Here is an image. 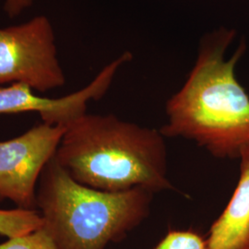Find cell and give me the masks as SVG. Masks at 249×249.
I'll return each mask as SVG.
<instances>
[{
    "label": "cell",
    "instance_id": "cell-1",
    "mask_svg": "<svg viewBox=\"0 0 249 249\" xmlns=\"http://www.w3.org/2000/svg\"><path fill=\"white\" fill-rule=\"evenodd\" d=\"M233 38L225 28L205 37L187 81L167 102L168 123L160 131L194 141L218 158L240 157L249 142V96L234 74L246 44L225 58Z\"/></svg>",
    "mask_w": 249,
    "mask_h": 249
},
{
    "label": "cell",
    "instance_id": "cell-2",
    "mask_svg": "<svg viewBox=\"0 0 249 249\" xmlns=\"http://www.w3.org/2000/svg\"><path fill=\"white\" fill-rule=\"evenodd\" d=\"M78 183L108 192L172 188L163 135L113 115H83L67 125L54 154Z\"/></svg>",
    "mask_w": 249,
    "mask_h": 249
},
{
    "label": "cell",
    "instance_id": "cell-3",
    "mask_svg": "<svg viewBox=\"0 0 249 249\" xmlns=\"http://www.w3.org/2000/svg\"><path fill=\"white\" fill-rule=\"evenodd\" d=\"M152 195L140 187L108 192L84 186L53 156L40 177L36 206L60 249H105L149 215Z\"/></svg>",
    "mask_w": 249,
    "mask_h": 249
},
{
    "label": "cell",
    "instance_id": "cell-4",
    "mask_svg": "<svg viewBox=\"0 0 249 249\" xmlns=\"http://www.w3.org/2000/svg\"><path fill=\"white\" fill-rule=\"evenodd\" d=\"M65 82L47 17L39 15L18 25L0 28V84L23 83L45 92Z\"/></svg>",
    "mask_w": 249,
    "mask_h": 249
},
{
    "label": "cell",
    "instance_id": "cell-5",
    "mask_svg": "<svg viewBox=\"0 0 249 249\" xmlns=\"http://www.w3.org/2000/svg\"><path fill=\"white\" fill-rule=\"evenodd\" d=\"M67 125L37 124L19 137L0 142V198L18 209L35 210L36 182L54 156Z\"/></svg>",
    "mask_w": 249,
    "mask_h": 249
},
{
    "label": "cell",
    "instance_id": "cell-6",
    "mask_svg": "<svg viewBox=\"0 0 249 249\" xmlns=\"http://www.w3.org/2000/svg\"><path fill=\"white\" fill-rule=\"evenodd\" d=\"M132 55L124 52L107 65L85 88L61 98H45L36 95L33 89L23 83H12L0 88V115L37 112L44 123L68 125L86 114L90 100H99L107 92L119 68L131 60Z\"/></svg>",
    "mask_w": 249,
    "mask_h": 249
},
{
    "label": "cell",
    "instance_id": "cell-7",
    "mask_svg": "<svg viewBox=\"0 0 249 249\" xmlns=\"http://www.w3.org/2000/svg\"><path fill=\"white\" fill-rule=\"evenodd\" d=\"M239 158L238 184L211 228L207 249H249V142L242 149Z\"/></svg>",
    "mask_w": 249,
    "mask_h": 249
},
{
    "label": "cell",
    "instance_id": "cell-8",
    "mask_svg": "<svg viewBox=\"0 0 249 249\" xmlns=\"http://www.w3.org/2000/svg\"><path fill=\"white\" fill-rule=\"evenodd\" d=\"M44 224L36 210H0V235L8 239L36 231Z\"/></svg>",
    "mask_w": 249,
    "mask_h": 249
},
{
    "label": "cell",
    "instance_id": "cell-9",
    "mask_svg": "<svg viewBox=\"0 0 249 249\" xmlns=\"http://www.w3.org/2000/svg\"><path fill=\"white\" fill-rule=\"evenodd\" d=\"M0 249H60L49 232L42 226L36 231L0 244Z\"/></svg>",
    "mask_w": 249,
    "mask_h": 249
},
{
    "label": "cell",
    "instance_id": "cell-10",
    "mask_svg": "<svg viewBox=\"0 0 249 249\" xmlns=\"http://www.w3.org/2000/svg\"><path fill=\"white\" fill-rule=\"evenodd\" d=\"M154 249H207V244L196 231L173 230Z\"/></svg>",
    "mask_w": 249,
    "mask_h": 249
},
{
    "label": "cell",
    "instance_id": "cell-11",
    "mask_svg": "<svg viewBox=\"0 0 249 249\" xmlns=\"http://www.w3.org/2000/svg\"><path fill=\"white\" fill-rule=\"evenodd\" d=\"M35 0H3V9L10 18H17L33 6Z\"/></svg>",
    "mask_w": 249,
    "mask_h": 249
}]
</instances>
